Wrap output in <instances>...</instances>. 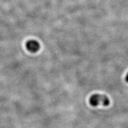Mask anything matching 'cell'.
<instances>
[{"mask_svg": "<svg viewBox=\"0 0 128 128\" xmlns=\"http://www.w3.org/2000/svg\"><path fill=\"white\" fill-rule=\"evenodd\" d=\"M90 103L92 106H97L98 105H103L107 106L109 104L110 100L107 96L102 94H94L90 98Z\"/></svg>", "mask_w": 128, "mask_h": 128, "instance_id": "6da1fadb", "label": "cell"}, {"mask_svg": "<svg viewBox=\"0 0 128 128\" xmlns=\"http://www.w3.org/2000/svg\"><path fill=\"white\" fill-rule=\"evenodd\" d=\"M26 48L30 52L35 53L39 50L40 45L37 41L34 40H30L27 42Z\"/></svg>", "mask_w": 128, "mask_h": 128, "instance_id": "7a4b0ae2", "label": "cell"}, {"mask_svg": "<svg viewBox=\"0 0 128 128\" xmlns=\"http://www.w3.org/2000/svg\"><path fill=\"white\" fill-rule=\"evenodd\" d=\"M126 82H128V73L127 76H126Z\"/></svg>", "mask_w": 128, "mask_h": 128, "instance_id": "3957f363", "label": "cell"}]
</instances>
